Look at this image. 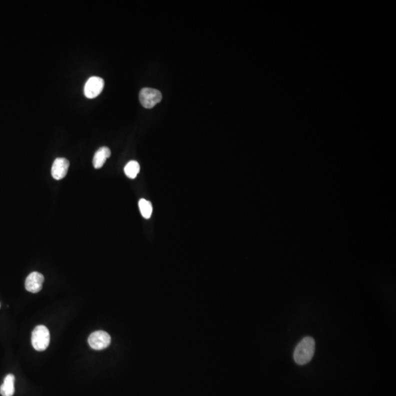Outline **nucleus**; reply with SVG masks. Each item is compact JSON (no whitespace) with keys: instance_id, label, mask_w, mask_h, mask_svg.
<instances>
[{"instance_id":"nucleus-1","label":"nucleus","mask_w":396,"mask_h":396,"mask_svg":"<svg viewBox=\"0 0 396 396\" xmlns=\"http://www.w3.org/2000/svg\"><path fill=\"white\" fill-rule=\"evenodd\" d=\"M316 342L311 337H306L302 339L295 348L294 359L296 364L304 366L312 360L315 352Z\"/></svg>"},{"instance_id":"nucleus-2","label":"nucleus","mask_w":396,"mask_h":396,"mask_svg":"<svg viewBox=\"0 0 396 396\" xmlns=\"http://www.w3.org/2000/svg\"><path fill=\"white\" fill-rule=\"evenodd\" d=\"M50 342V333L43 325L36 326L32 332V344L36 351L42 352L46 350Z\"/></svg>"},{"instance_id":"nucleus-3","label":"nucleus","mask_w":396,"mask_h":396,"mask_svg":"<svg viewBox=\"0 0 396 396\" xmlns=\"http://www.w3.org/2000/svg\"><path fill=\"white\" fill-rule=\"evenodd\" d=\"M139 98L142 106L146 109H152L161 102L162 96L158 90L146 88L140 92Z\"/></svg>"},{"instance_id":"nucleus-4","label":"nucleus","mask_w":396,"mask_h":396,"mask_svg":"<svg viewBox=\"0 0 396 396\" xmlns=\"http://www.w3.org/2000/svg\"><path fill=\"white\" fill-rule=\"evenodd\" d=\"M111 342V337L104 331L94 332L88 338V344L95 350H102L108 348Z\"/></svg>"},{"instance_id":"nucleus-5","label":"nucleus","mask_w":396,"mask_h":396,"mask_svg":"<svg viewBox=\"0 0 396 396\" xmlns=\"http://www.w3.org/2000/svg\"><path fill=\"white\" fill-rule=\"evenodd\" d=\"M104 87V81L98 76H92L84 84V94L88 98H95L100 95Z\"/></svg>"},{"instance_id":"nucleus-6","label":"nucleus","mask_w":396,"mask_h":396,"mask_svg":"<svg viewBox=\"0 0 396 396\" xmlns=\"http://www.w3.org/2000/svg\"><path fill=\"white\" fill-rule=\"evenodd\" d=\"M44 282V275L34 272L28 275L25 280V288L31 293H38L43 287Z\"/></svg>"},{"instance_id":"nucleus-7","label":"nucleus","mask_w":396,"mask_h":396,"mask_svg":"<svg viewBox=\"0 0 396 396\" xmlns=\"http://www.w3.org/2000/svg\"><path fill=\"white\" fill-rule=\"evenodd\" d=\"M68 168V160L66 158H56L52 168V176L55 180H61L67 175Z\"/></svg>"},{"instance_id":"nucleus-8","label":"nucleus","mask_w":396,"mask_h":396,"mask_svg":"<svg viewBox=\"0 0 396 396\" xmlns=\"http://www.w3.org/2000/svg\"><path fill=\"white\" fill-rule=\"evenodd\" d=\"M111 156V150L109 148H100L95 154H94L92 164L96 169H100L106 162V160Z\"/></svg>"},{"instance_id":"nucleus-9","label":"nucleus","mask_w":396,"mask_h":396,"mask_svg":"<svg viewBox=\"0 0 396 396\" xmlns=\"http://www.w3.org/2000/svg\"><path fill=\"white\" fill-rule=\"evenodd\" d=\"M15 376L12 374H8L4 382L0 386V394L2 396H12L15 392Z\"/></svg>"},{"instance_id":"nucleus-10","label":"nucleus","mask_w":396,"mask_h":396,"mask_svg":"<svg viewBox=\"0 0 396 396\" xmlns=\"http://www.w3.org/2000/svg\"><path fill=\"white\" fill-rule=\"evenodd\" d=\"M140 170V166L139 163L136 161H130L124 168L126 176L131 179L136 178Z\"/></svg>"},{"instance_id":"nucleus-11","label":"nucleus","mask_w":396,"mask_h":396,"mask_svg":"<svg viewBox=\"0 0 396 396\" xmlns=\"http://www.w3.org/2000/svg\"><path fill=\"white\" fill-rule=\"evenodd\" d=\"M139 208L141 214L144 219H150L153 213V206L152 202L146 199H140L139 201Z\"/></svg>"}]
</instances>
